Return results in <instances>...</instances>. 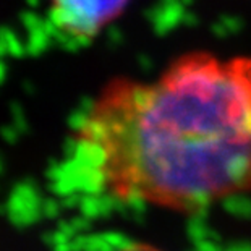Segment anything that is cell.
<instances>
[{
	"instance_id": "cell-3",
	"label": "cell",
	"mask_w": 251,
	"mask_h": 251,
	"mask_svg": "<svg viewBox=\"0 0 251 251\" xmlns=\"http://www.w3.org/2000/svg\"><path fill=\"white\" fill-rule=\"evenodd\" d=\"M107 251H165L156 243L146 242V240H124L117 242Z\"/></svg>"
},
{
	"instance_id": "cell-2",
	"label": "cell",
	"mask_w": 251,
	"mask_h": 251,
	"mask_svg": "<svg viewBox=\"0 0 251 251\" xmlns=\"http://www.w3.org/2000/svg\"><path fill=\"white\" fill-rule=\"evenodd\" d=\"M130 3L131 0H47V15L62 37L86 44L124 17Z\"/></svg>"
},
{
	"instance_id": "cell-1",
	"label": "cell",
	"mask_w": 251,
	"mask_h": 251,
	"mask_svg": "<svg viewBox=\"0 0 251 251\" xmlns=\"http://www.w3.org/2000/svg\"><path fill=\"white\" fill-rule=\"evenodd\" d=\"M96 204L196 214L251 193V55L183 52L152 78H110L70 138Z\"/></svg>"
}]
</instances>
